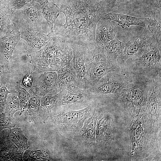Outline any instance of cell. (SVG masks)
I'll list each match as a JSON object with an SVG mask.
<instances>
[{"label": "cell", "instance_id": "30bf717a", "mask_svg": "<svg viewBox=\"0 0 161 161\" xmlns=\"http://www.w3.org/2000/svg\"><path fill=\"white\" fill-rule=\"evenodd\" d=\"M92 95L88 89L77 86L63 89L58 92L53 109L88 105L91 101Z\"/></svg>", "mask_w": 161, "mask_h": 161}, {"label": "cell", "instance_id": "277c9868", "mask_svg": "<svg viewBox=\"0 0 161 161\" xmlns=\"http://www.w3.org/2000/svg\"><path fill=\"white\" fill-rule=\"evenodd\" d=\"M86 47L85 65L89 89L107 74L118 70L120 63L109 58L104 49L95 43Z\"/></svg>", "mask_w": 161, "mask_h": 161}, {"label": "cell", "instance_id": "3957f363", "mask_svg": "<svg viewBox=\"0 0 161 161\" xmlns=\"http://www.w3.org/2000/svg\"><path fill=\"white\" fill-rule=\"evenodd\" d=\"M156 132L152 127L146 112L142 109L133 118L130 127L131 156L134 157L144 156L148 155L151 149L155 150V145L158 146L157 141H155L157 138Z\"/></svg>", "mask_w": 161, "mask_h": 161}, {"label": "cell", "instance_id": "7a4b0ae2", "mask_svg": "<svg viewBox=\"0 0 161 161\" xmlns=\"http://www.w3.org/2000/svg\"><path fill=\"white\" fill-rule=\"evenodd\" d=\"M48 40L40 50L32 54L30 63L33 72L56 71L69 64L72 57L71 44L53 30L47 34Z\"/></svg>", "mask_w": 161, "mask_h": 161}, {"label": "cell", "instance_id": "1f68e13d", "mask_svg": "<svg viewBox=\"0 0 161 161\" xmlns=\"http://www.w3.org/2000/svg\"><path fill=\"white\" fill-rule=\"evenodd\" d=\"M16 89L21 110L20 114H21L25 110L31 96L27 91L21 86V83L19 82H17Z\"/></svg>", "mask_w": 161, "mask_h": 161}, {"label": "cell", "instance_id": "7c38bea8", "mask_svg": "<svg viewBox=\"0 0 161 161\" xmlns=\"http://www.w3.org/2000/svg\"><path fill=\"white\" fill-rule=\"evenodd\" d=\"M154 40L150 32L145 27L140 35L125 43L123 53L118 59L120 63H124L129 59L132 61L140 56Z\"/></svg>", "mask_w": 161, "mask_h": 161}, {"label": "cell", "instance_id": "d590c367", "mask_svg": "<svg viewBox=\"0 0 161 161\" xmlns=\"http://www.w3.org/2000/svg\"><path fill=\"white\" fill-rule=\"evenodd\" d=\"M32 73V71L30 72L23 79V83L27 88H31L32 87L33 81Z\"/></svg>", "mask_w": 161, "mask_h": 161}, {"label": "cell", "instance_id": "8992f818", "mask_svg": "<svg viewBox=\"0 0 161 161\" xmlns=\"http://www.w3.org/2000/svg\"><path fill=\"white\" fill-rule=\"evenodd\" d=\"M117 71L111 72L103 76L88 89L92 95H120L133 86L134 83L123 75L117 73Z\"/></svg>", "mask_w": 161, "mask_h": 161}, {"label": "cell", "instance_id": "ba28073f", "mask_svg": "<svg viewBox=\"0 0 161 161\" xmlns=\"http://www.w3.org/2000/svg\"><path fill=\"white\" fill-rule=\"evenodd\" d=\"M148 83L138 82L121 94L119 95L125 110L133 119L144 108L146 102Z\"/></svg>", "mask_w": 161, "mask_h": 161}, {"label": "cell", "instance_id": "e0dca14e", "mask_svg": "<svg viewBox=\"0 0 161 161\" xmlns=\"http://www.w3.org/2000/svg\"><path fill=\"white\" fill-rule=\"evenodd\" d=\"M116 32L114 21L103 17L98 21L96 27L95 43L103 48L106 43L116 36Z\"/></svg>", "mask_w": 161, "mask_h": 161}, {"label": "cell", "instance_id": "4316f807", "mask_svg": "<svg viewBox=\"0 0 161 161\" xmlns=\"http://www.w3.org/2000/svg\"><path fill=\"white\" fill-rule=\"evenodd\" d=\"M41 97L35 93L31 96L25 110V119L33 121L38 117Z\"/></svg>", "mask_w": 161, "mask_h": 161}, {"label": "cell", "instance_id": "d4e9b609", "mask_svg": "<svg viewBox=\"0 0 161 161\" xmlns=\"http://www.w3.org/2000/svg\"><path fill=\"white\" fill-rule=\"evenodd\" d=\"M41 6L43 16L50 31H52L56 19L61 12L59 7L55 4L49 1Z\"/></svg>", "mask_w": 161, "mask_h": 161}, {"label": "cell", "instance_id": "d6a6232c", "mask_svg": "<svg viewBox=\"0 0 161 161\" xmlns=\"http://www.w3.org/2000/svg\"><path fill=\"white\" fill-rule=\"evenodd\" d=\"M145 27L151 32L155 42L161 45V24L155 19L149 18L148 22Z\"/></svg>", "mask_w": 161, "mask_h": 161}, {"label": "cell", "instance_id": "f35d334b", "mask_svg": "<svg viewBox=\"0 0 161 161\" xmlns=\"http://www.w3.org/2000/svg\"><path fill=\"white\" fill-rule=\"evenodd\" d=\"M11 0L12 1V2H13V0Z\"/></svg>", "mask_w": 161, "mask_h": 161}, {"label": "cell", "instance_id": "e575fe53", "mask_svg": "<svg viewBox=\"0 0 161 161\" xmlns=\"http://www.w3.org/2000/svg\"><path fill=\"white\" fill-rule=\"evenodd\" d=\"M32 0H13L12 4L15 10L19 9Z\"/></svg>", "mask_w": 161, "mask_h": 161}, {"label": "cell", "instance_id": "5b68a950", "mask_svg": "<svg viewBox=\"0 0 161 161\" xmlns=\"http://www.w3.org/2000/svg\"><path fill=\"white\" fill-rule=\"evenodd\" d=\"M45 20L41 5L32 0L19 9L15 10L11 21L17 26L19 31L27 30L44 33Z\"/></svg>", "mask_w": 161, "mask_h": 161}, {"label": "cell", "instance_id": "8d00e7d4", "mask_svg": "<svg viewBox=\"0 0 161 161\" xmlns=\"http://www.w3.org/2000/svg\"><path fill=\"white\" fill-rule=\"evenodd\" d=\"M6 69L4 65L0 64V77L4 74Z\"/></svg>", "mask_w": 161, "mask_h": 161}, {"label": "cell", "instance_id": "8fae6325", "mask_svg": "<svg viewBox=\"0 0 161 161\" xmlns=\"http://www.w3.org/2000/svg\"><path fill=\"white\" fill-rule=\"evenodd\" d=\"M140 70L161 73V45L154 40L140 56L131 61Z\"/></svg>", "mask_w": 161, "mask_h": 161}, {"label": "cell", "instance_id": "d6986e66", "mask_svg": "<svg viewBox=\"0 0 161 161\" xmlns=\"http://www.w3.org/2000/svg\"><path fill=\"white\" fill-rule=\"evenodd\" d=\"M23 154L8 136L0 133V161H22Z\"/></svg>", "mask_w": 161, "mask_h": 161}, {"label": "cell", "instance_id": "52a82bcc", "mask_svg": "<svg viewBox=\"0 0 161 161\" xmlns=\"http://www.w3.org/2000/svg\"><path fill=\"white\" fill-rule=\"evenodd\" d=\"M161 74H156L148 83L147 98L143 109L146 112L153 129L157 131L160 127Z\"/></svg>", "mask_w": 161, "mask_h": 161}, {"label": "cell", "instance_id": "74e56055", "mask_svg": "<svg viewBox=\"0 0 161 161\" xmlns=\"http://www.w3.org/2000/svg\"><path fill=\"white\" fill-rule=\"evenodd\" d=\"M38 3L41 5L45 3L49 0H34Z\"/></svg>", "mask_w": 161, "mask_h": 161}, {"label": "cell", "instance_id": "5bb4252c", "mask_svg": "<svg viewBox=\"0 0 161 161\" xmlns=\"http://www.w3.org/2000/svg\"><path fill=\"white\" fill-rule=\"evenodd\" d=\"M72 49V65L75 73L78 87L88 90L85 59L87 51L86 46L80 44H71Z\"/></svg>", "mask_w": 161, "mask_h": 161}, {"label": "cell", "instance_id": "9a60e30c", "mask_svg": "<svg viewBox=\"0 0 161 161\" xmlns=\"http://www.w3.org/2000/svg\"><path fill=\"white\" fill-rule=\"evenodd\" d=\"M115 129L113 120L109 115H99L96 123L95 144L101 147L110 145L114 140Z\"/></svg>", "mask_w": 161, "mask_h": 161}, {"label": "cell", "instance_id": "ffe728a7", "mask_svg": "<svg viewBox=\"0 0 161 161\" xmlns=\"http://www.w3.org/2000/svg\"><path fill=\"white\" fill-rule=\"evenodd\" d=\"M56 72L57 83L60 91L70 87H78L77 80L72 61L67 65L59 69Z\"/></svg>", "mask_w": 161, "mask_h": 161}, {"label": "cell", "instance_id": "9c48e42d", "mask_svg": "<svg viewBox=\"0 0 161 161\" xmlns=\"http://www.w3.org/2000/svg\"><path fill=\"white\" fill-rule=\"evenodd\" d=\"M91 111L90 106L81 109L63 112L51 117L54 123L63 129L79 131Z\"/></svg>", "mask_w": 161, "mask_h": 161}, {"label": "cell", "instance_id": "f1b7e54d", "mask_svg": "<svg viewBox=\"0 0 161 161\" xmlns=\"http://www.w3.org/2000/svg\"><path fill=\"white\" fill-rule=\"evenodd\" d=\"M10 72L6 69L0 77V113L4 112L5 103L8 94L10 92L8 89L10 78Z\"/></svg>", "mask_w": 161, "mask_h": 161}, {"label": "cell", "instance_id": "f546056e", "mask_svg": "<svg viewBox=\"0 0 161 161\" xmlns=\"http://www.w3.org/2000/svg\"><path fill=\"white\" fill-rule=\"evenodd\" d=\"M20 110L19 100L16 91H12L8 94L4 106V112L13 117L14 113Z\"/></svg>", "mask_w": 161, "mask_h": 161}, {"label": "cell", "instance_id": "cb8c5ba5", "mask_svg": "<svg viewBox=\"0 0 161 161\" xmlns=\"http://www.w3.org/2000/svg\"><path fill=\"white\" fill-rule=\"evenodd\" d=\"M58 93L49 94L41 97L38 118L42 121L45 122L51 116Z\"/></svg>", "mask_w": 161, "mask_h": 161}, {"label": "cell", "instance_id": "603a6c76", "mask_svg": "<svg viewBox=\"0 0 161 161\" xmlns=\"http://www.w3.org/2000/svg\"><path fill=\"white\" fill-rule=\"evenodd\" d=\"M10 0H0V38L5 35L11 24L15 10Z\"/></svg>", "mask_w": 161, "mask_h": 161}, {"label": "cell", "instance_id": "2e32d148", "mask_svg": "<svg viewBox=\"0 0 161 161\" xmlns=\"http://www.w3.org/2000/svg\"><path fill=\"white\" fill-rule=\"evenodd\" d=\"M35 87L33 93L41 97L49 94L58 93L60 90L56 71H47L40 73Z\"/></svg>", "mask_w": 161, "mask_h": 161}, {"label": "cell", "instance_id": "4fadbf2b", "mask_svg": "<svg viewBox=\"0 0 161 161\" xmlns=\"http://www.w3.org/2000/svg\"><path fill=\"white\" fill-rule=\"evenodd\" d=\"M17 26L11 23L6 35L0 38V64L8 69L15 47L20 38Z\"/></svg>", "mask_w": 161, "mask_h": 161}, {"label": "cell", "instance_id": "ac0fdd59", "mask_svg": "<svg viewBox=\"0 0 161 161\" xmlns=\"http://www.w3.org/2000/svg\"><path fill=\"white\" fill-rule=\"evenodd\" d=\"M20 32V38L27 43L26 52L28 56H30L33 53L43 48L48 40L47 34L27 30Z\"/></svg>", "mask_w": 161, "mask_h": 161}, {"label": "cell", "instance_id": "83f0119b", "mask_svg": "<svg viewBox=\"0 0 161 161\" xmlns=\"http://www.w3.org/2000/svg\"><path fill=\"white\" fill-rule=\"evenodd\" d=\"M8 137L23 154L29 148L27 139L20 129L16 128L10 129Z\"/></svg>", "mask_w": 161, "mask_h": 161}, {"label": "cell", "instance_id": "4dcf8cb0", "mask_svg": "<svg viewBox=\"0 0 161 161\" xmlns=\"http://www.w3.org/2000/svg\"><path fill=\"white\" fill-rule=\"evenodd\" d=\"M23 160L27 161H47L50 158L49 151L46 149L37 150H26L23 154Z\"/></svg>", "mask_w": 161, "mask_h": 161}, {"label": "cell", "instance_id": "484cf974", "mask_svg": "<svg viewBox=\"0 0 161 161\" xmlns=\"http://www.w3.org/2000/svg\"><path fill=\"white\" fill-rule=\"evenodd\" d=\"M124 47L125 43L120 41L115 36L106 44L103 49L109 58L118 61V59L123 53Z\"/></svg>", "mask_w": 161, "mask_h": 161}, {"label": "cell", "instance_id": "6da1fadb", "mask_svg": "<svg viewBox=\"0 0 161 161\" xmlns=\"http://www.w3.org/2000/svg\"><path fill=\"white\" fill-rule=\"evenodd\" d=\"M65 23L55 32L72 44L86 47L94 43L96 27L104 15L119 4L117 0H59Z\"/></svg>", "mask_w": 161, "mask_h": 161}, {"label": "cell", "instance_id": "44dd1931", "mask_svg": "<svg viewBox=\"0 0 161 161\" xmlns=\"http://www.w3.org/2000/svg\"><path fill=\"white\" fill-rule=\"evenodd\" d=\"M103 18L116 22L123 28L131 25H137L144 27L147 25L149 18H140L121 13H106Z\"/></svg>", "mask_w": 161, "mask_h": 161}, {"label": "cell", "instance_id": "7402d4cb", "mask_svg": "<svg viewBox=\"0 0 161 161\" xmlns=\"http://www.w3.org/2000/svg\"><path fill=\"white\" fill-rule=\"evenodd\" d=\"M98 116L94 114L84 123L79 131L80 139L85 145L89 146L96 144L95 132Z\"/></svg>", "mask_w": 161, "mask_h": 161}, {"label": "cell", "instance_id": "836d02e7", "mask_svg": "<svg viewBox=\"0 0 161 161\" xmlns=\"http://www.w3.org/2000/svg\"><path fill=\"white\" fill-rule=\"evenodd\" d=\"M16 124V121L13 117L4 112L0 113V131L5 129H10L14 127Z\"/></svg>", "mask_w": 161, "mask_h": 161}]
</instances>
